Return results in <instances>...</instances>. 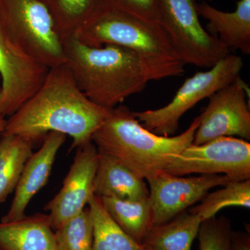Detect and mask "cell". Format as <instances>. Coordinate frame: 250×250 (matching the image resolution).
Here are the masks:
<instances>
[{"label":"cell","instance_id":"6da1fadb","mask_svg":"<svg viewBox=\"0 0 250 250\" xmlns=\"http://www.w3.org/2000/svg\"><path fill=\"white\" fill-rule=\"evenodd\" d=\"M109 111L85 96L62 63L49 68L39 90L7 120L2 136L34 143L57 132L72 138L71 149L78 148L91 142Z\"/></svg>","mask_w":250,"mask_h":250},{"label":"cell","instance_id":"7a4b0ae2","mask_svg":"<svg viewBox=\"0 0 250 250\" xmlns=\"http://www.w3.org/2000/svg\"><path fill=\"white\" fill-rule=\"evenodd\" d=\"M64 63L88 100L113 109L126 98L141 93L148 82L139 57L131 49L107 44L82 43L74 36L62 41Z\"/></svg>","mask_w":250,"mask_h":250},{"label":"cell","instance_id":"3957f363","mask_svg":"<svg viewBox=\"0 0 250 250\" xmlns=\"http://www.w3.org/2000/svg\"><path fill=\"white\" fill-rule=\"evenodd\" d=\"M200 123L197 116L178 136H159L143 127L129 108L119 105L110 110L92 136V142L99 151L149 181L164 172L192 144Z\"/></svg>","mask_w":250,"mask_h":250},{"label":"cell","instance_id":"277c9868","mask_svg":"<svg viewBox=\"0 0 250 250\" xmlns=\"http://www.w3.org/2000/svg\"><path fill=\"white\" fill-rule=\"evenodd\" d=\"M73 36L90 47L111 44L131 49L139 57L149 81L180 76L185 71V64L160 24L124 13L104 8L82 24Z\"/></svg>","mask_w":250,"mask_h":250},{"label":"cell","instance_id":"5b68a950","mask_svg":"<svg viewBox=\"0 0 250 250\" xmlns=\"http://www.w3.org/2000/svg\"><path fill=\"white\" fill-rule=\"evenodd\" d=\"M0 24L15 43L49 68L64 63L62 41L42 0H0Z\"/></svg>","mask_w":250,"mask_h":250},{"label":"cell","instance_id":"8992f818","mask_svg":"<svg viewBox=\"0 0 250 250\" xmlns=\"http://www.w3.org/2000/svg\"><path fill=\"white\" fill-rule=\"evenodd\" d=\"M243 67L241 57L228 54L205 72L187 79L168 104L156 110L133 111L143 127L159 136H171L178 129L179 121L188 111L205 98L232 83Z\"/></svg>","mask_w":250,"mask_h":250},{"label":"cell","instance_id":"52a82bcc","mask_svg":"<svg viewBox=\"0 0 250 250\" xmlns=\"http://www.w3.org/2000/svg\"><path fill=\"white\" fill-rule=\"evenodd\" d=\"M159 24L185 65L210 68L230 54L199 21L195 0H157Z\"/></svg>","mask_w":250,"mask_h":250},{"label":"cell","instance_id":"ba28073f","mask_svg":"<svg viewBox=\"0 0 250 250\" xmlns=\"http://www.w3.org/2000/svg\"><path fill=\"white\" fill-rule=\"evenodd\" d=\"M164 172L174 176L219 174L230 182L250 179V143L233 137H220L184 149Z\"/></svg>","mask_w":250,"mask_h":250},{"label":"cell","instance_id":"9c48e42d","mask_svg":"<svg viewBox=\"0 0 250 250\" xmlns=\"http://www.w3.org/2000/svg\"><path fill=\"white\" fill-rule=\"evenodd\" d=\"M49 68L11 40L0 24V111L16 113L43 83Z\"/></svg>","mask_w":250,"mask_h":250},{"label":"cell","instance_id":"30bf717a","mask_svg":"<svg viewBox=\"0 0 250 250\" xmlns=\"http://www.w3.org/2000/svg\"><path fill=\"white\" fill-rule=\"evenodd\" d=\"M248 85L238 77L215 92L200 115L192 144H204L220 137L238 136L250 140V109L246 100Z\"/></svg>","mask_w":250,"mask_h":250},{"label":"cell","instance_id":"8fae6325","mask_svg":"<svg viewBox=\"0 0 250 250\" xmlns=\"http://www.w3.org/2000/svg\"><path fill=\"white\" fill-rule=\"evenodd\" d=\"M152 207L153 227L169 221L202 200L213 188L229 183L223 174L182 177L161 172L147 181Z\"/></svg>","mask_w":250,"mask_h":250},{"label":"cell","instance_id":"7c38bea8","mask_svg":"<svg viewBox=\"0 0 250 250\" xmlns=\"http://www.w3.org/2000/svg\"><path fill=\"white\" fill-rule=\"evenodd\" d=\"M98 162V148L92 141L77 148L62 189L45 207L54 231L83 211L95 195Z\"/></svg>","mask_w":250,"mask_h":250},{"label":"cell","instance_id":"4fadbf2b","mask_svg":"<svg viewBox=\"0 0 250 250\" xmlns=\"http://www.w3.org/2000/svg\"><path fill=\"white\" fill-rule=\"evenodd\" d=\"M65 140L66 136L60 133L46 135L40 149L26 161L9 209L1 222L14 221L25 215L29 202L47 184L56 157Z\"/></svg>","mask_w":250,"mask_h":250},{"label":"cell","instance_id":"5bb4252c","mask_svg":"<svg viewBox=\"0 0 250 250\" xmlns=\"http://www.w3.org/2000/svg\"><path fill=\"white\" fill-rule=\"evenodd\" d=\"M199 16L208 21L207 31L229 49L250 54V0H239L233 12H224L206 1L197 3Z\"/></svg>","mask_w":250,"mask_h":250},{"label":"cell","instance_id":"9a60e30c","mask_svg":"<svg viewBox=\"0 0 250 250\" xmlns=\"http://www.w3.org/2000/svg\"><path fill=\"white\" fill-rule=\"evenodd\" d=\"M94 194L98 197L140 200L149 197V190L145 179L111 156L98 150Z\"/></svg>","mask_w":250,"mask_h":250},{"label":"cell","instance_id":"2e32d148","mask_svg":"<svg viewBox=\"0 0 250 250\" xmlns=\"http://www.w3.org/2000/svg\"><path fill=\"white\" fill-rule=\"evenodd\" d=\"M1 250H59L48 214L0 221Z\"/></svg>","mask_w":250,"mask_h":250},{"label":"cell","instance_id":"e0dca14e","mask_svg":"<svg viewBox=\"0 0 250 250\" xmlns=\"http://www.w3.org/2000/svg\"><path fill=\"white\" fill-rule=\"evenodd\" d=\"M203 222L200 215L182 212L151 229L142 244L147 250H191Z\"/></svg>","mask_w":250,"mask_h":250},{"label":"cell","instance_id":"ac0fdd59","mask_svg":"<svg viewBox=\"0 0 250 250\" xmlns=\"http://www.w3.org/2000/svg\"><path fill=\"white\" fill-rule=\"evenodd\" d=\"M108 215L133 239L141 243L153 228L149 197L140 200L99 197Z\"/></svg>","mask_w":250,"mask_h":250},{"label":"cell","instance_id":"d6986e66","mask_svg":"<svg viewBox=\"0 0 250 250\" xmlns=\"http://www.w3.org/2000/svg\"><path fill=\"white\" fill-rule=\"evenodd\" d=\"M33 144L13 135L0 138V205L17 187L24 164L33 153Z\"/></svg>","mask_w":250,"mask_h":250},{"label":"cell","instance_id":"ffe728a7","mask_svg":"<svg viewBox=\"0 0 250 250\" xmlns=\"http://www.w3.org/2000/svg\"><path fill=\"white\" fill-rule=\"evenodd\" d=\"M88 207L93 223L91 250H147L113 221L96 195L90 199Z\"/></svg>","mask_w":250,"mask_h":250},{"label":"cell","instance_id":"44dd1931","mask_svg":"<svg viewBox=\"0 0 250 250\" xmlns=\"http://www.w3.org/2000/svg\"><path fill=\"white\" fill-rule=\"evenodd\" d=\"M62 41L73 36L94 15L104 9V0H45Z\"/></svg>","mask_w":250,"mask_h":250},{"label":"cell","instance_id":"7402d4cb","mask_svg":"<svg viewBox=\"0 0 250 250\" xmlns=\"http://www.w3.org/2000/svg\"><path fill=\"white\" fill-rule=\"evenodd\" d=\"M223 188L207 194L201 203L192 208L190 213L201 217L205 221L215 217L224 208L240 207L250 208V179L241 182H229Z\"/></svg>","mask_w":250,"mask_h":250},{"label":"cell","instance_id":"603a6c76","mask_svg":"<svg viewBox=\"0 0 250 250\" xmlns=\"http://www.w3.org/2000/svg\"><path fill=\"white\" fill-rule=\"evenodd\" d=\"M54 236L59 250H91L93 223L88 207L57 228Z\"/></svg>","mask_w":250,"mask_h":250},{"label":"cell","instance_id":"cb8c5ba5","mask_svg":"<svg viewBox=\"0 0 250 250\" xmlns=\"http://www.w3.org/2000/svg\"><path fill=\"white\" fill-rule=\"evenodd\" d=\"M197 236L200 250H231L230 223L227 218L213 217L202 222Z\"/></svg>","mask_w":250,"mask_h":250},{"label":"cell","instance_id":"d4e9b609","mask_svg":"<svg viewBox=\"0 0 250 250\" xmlns=\"http://www.w3.org/2000/svg\"><path fill=\"white\" fill-rule=\"evenodd\" d=\"M105 7L159 24L157 0H104Z\"/></svg>","mask_w":250,"mask_h":250},{"label":"cell","instance_id":"484cf974","mask_svg":"<svg viewBox=\"0 0 250 250\" xmlns=\"http://www.w3.org/2000/svg\"><path fill=\"white\" fill-rule=\"evenodd\" d=\"M231 250H250V237L235 236L231 240Z\"/></svg>","mask_w":250,"mask_h":250},{"label":"cell","instance_id":"4316f807","mask_svg":"<svg viewBox=\"0 0 250 250\" xmlns=\"http://www.w3.org/2000/svg\"><path fill=\"white\" fill-rule=\"evenodd\" d=\"M0 91H1V88H0ZM6 122H7V121L5 119V116L2 114V113L0 111V138H1L2 134H4Z\"/></svg>","mask_w":250,"mask_h":250},{"label":"cell","instance_id":"83f0119b","mask_svg":"<svg viewBox=\"0 0 250 250\" xmlns=\"http://www.w3.org/2000/svg\"><path fill=\"white\" fill-rule=\"evenodd\" d=\"M42 1H44V2H45V0H42Z\"/></svg>","mask_w":250,"mask_h":250},{"label":"cell","instance_id":"f1b7e54d","mask_svg":"<svg viewBox=\"0 0 250 250\" xmlns=\"http://www.w3.org/2000/svg\"></svg>","mask_w":250,"mask_h":250}]
</instances>
